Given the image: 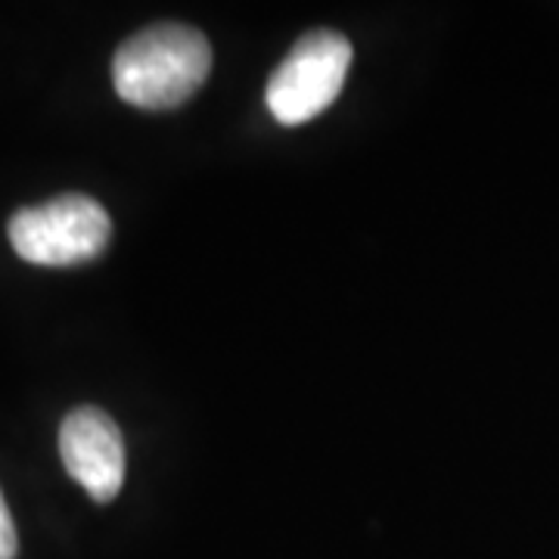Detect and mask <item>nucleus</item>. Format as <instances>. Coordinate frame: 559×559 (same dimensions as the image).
Masks as SVG:
<instances>
[{
    "mask_svg": "<svg viewBox=\"0 0 559 559\" xmlns=\"http://www.w3.org/2000/svg\"><path fill=\"white\" fill-rule=\"evenodd\" d=\"M212 72V47L202 32L178 22L150 25L121 44L112 60V84L138 109H175L200 91Z\"/></svg>",
    "mask_w": 559,
    "mask_h": 559,
    "instance_id": "nucleus-1",
    "label": "nucleus"
},
{
    "mask_svg": "<svg viewBox=\"0 0 559 559\" xmlns=\"http://www.w3.org/2000/svg\"><path fill=\"white\" fill-rule=\"evenodd\" d=\"M7 237L13 252L38 267H72L106 252L112 221L100 202L84 193H62L57 200L20 209Z\"/></svg>",
    "mask_w": 559,
    "mask_h": 559,
    "instance_id": "nucleus-2",
    "label": "nucleus"
},
{
    "mask_svg": "<svg viewBox=\"0 0 559 559\" xmlns=\"http://www.w3.org/2000/svg\"><path fill=\"white\" fill-rule=\"evenodd\" d=\"M352 69V44L340 32H308L283 57L267 81L264 100L280 124L311 121L340 97Z\"/></svg>",
    "mask_w": 559,
    "mask_h": 559,
    "instance_id": "nucleus-3",
    "label": "nucleus"
},
{
    "mask_svg": "<svg viewBox=\"0 0 559 559\" xmlns=\"http://www.w3.org/2000/svg\"><path fill=\"white\" fill-rule=\"evenodd\" d=\"M60 457L66 473L97 503L119 498L124 485V439L106 411L75 407L62 419Z\"/></svg>",
    "mask_w": 559,
    "mask_h": 559,
    "instance_id": "nucleus-4",
    "label": "nucleus"
},
{
    "mask_svg": "<svg viewBox=\"0 0 559 559\" xmlns=\"http://www.w3.org/2000/svg\"><path fill=\"white\" fill-rule=\"evenodd\" d=\"M20 554V535H16V522L10 516V507L0 491V559H16Z\"/></svg>",
    "mask_w": 559,
    "mask_h": 559,
    "instance_id": "nucleus-5",
    "label": "nucleus"
}]
</instances>
